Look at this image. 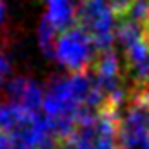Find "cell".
<instances>
[{
  "mask_svg": "<svg viewBox=\"0 0 149 149\" xmlns=\"http://www.w3.org/2000/svg\"><path fill=\"white\" fill-rule=\"evenodd\" d=\"M77 26L89 33L98 51L113 47L116 15L109 0H78Z\"/></svg>",
  "mask_w": 149,
  "mask_h": 149,
  "instance_id": "6da1fadb",
  "label": "cell"
},
{
  "mask_svg": "<svg viewBox=\"0 0 149 149\" xmlns=\"http://www.w3.org/2000/svg\"><path fill=\"white\" fill-rule=\"evenodd\" d=\"M98 49L87 31L80 26L64 29V33L56 38L55 58L64 68L73 73H86L93 68Z\"/></svg>",
  "mask_w": 149,
  "mask_h": 149,
  "instance_id": "7a4b0ae2",
  "label": "cell"
},
{
  "mask_svg": "<svg viewBox=\"0 0 149 149\" xmlns=\"http://www.w3.org/2000/svg\"><path fill=\"white\" fill-rule=\"evenodd\" d=\"M124 78L129 87H142L149 84V42L140 38L122 49Z\"/></svg>",
  "mask_w": 149,
  "mask_h": 149,
  "instance_id": "3957f363",
  "label": "cell"
},
{
  "mask_svg": "<svg viewBox=\"0 0 149 149\" xmlns=\"http://www.w3.org/2000/svg\"><path fill=\"white\" fill-rule=\"evenodd\" d=\"M6 91L13 102L24 106L29 111H35V113H38V107L44 104L42 89L31 78H26V77L11 78L6 84Z\"/></svg>",
  "mask_w": 149,
  "mask_h": 149,
  "instance_id": "277c9868",
  "label": "cell"
},
{
  "mask_svg": "<svg viewBox=\"0 0 149 149\" xmlns=\"http://www.w3.org/2000/svg\"><path fill=\"white\" fill-rule=\"evenodd\" d=\"M36 113L29 111L17 102H2L0 100V133H11L17 127L29 122Z\"/></svg>",
  "mask_w": 149,
  "mask_h": 149,
  "instance_id": "5b68a950",
  "label": "cell"
},
{
  "mask_svg": "<svg viewBox=\"0 0 149 149\" xmlns=\"http://www.w3.org/2000/svg\"><path fill=\"white\" fill-rule=\"evenodd\" d=\"M56 31L58 29L51 24L47 17H44L38 24V44L44 49V53L49 56H55V46H56Z\"/></svg>",
  "mask_w": 149,
  "mask_h": 149,
  "instance_id": "8992f818",
  "label": "cell"
},
{
  "mask_svg": "<svg viewBox=\"0 0 149 149\" xmlns=\"http://www.w3.org/2000/svg\"><path fill=\"white\" fill-rule=\"evenodd\" d=\"M6 15H7V9H6V4L0 0V27L4 26V22H6Z\"/></svg>",
  "mask_w": 149,
  "mask_h": 149,
  "instance_id": "52a82bcc",
  "label": "cell"
},
{
  "mask_svg": "<svg viewBox=\"0 0 149 149\" xmlns=\"http://www.w3.org/2000/svg\"><path fill=\"white\" fill-rule=\"evenodd\" d=\"M147 42H149V40H147Z\"/></svg>",
  "mask_w": 149,
  "mask_h": 149,
  "instance_id": "ba28073f",
  "label": "cell"
}]
</instances>
